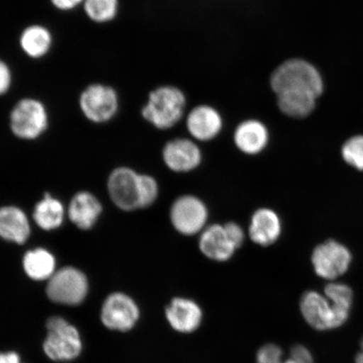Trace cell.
<instances>
[{"instance_id": "6da1fadb", "label": "cell", "mask_w": 363, "mask_h": 363, "mask_svg": "<svg viewBox=\"0 0 363 363\" xmlns=\"http://www.w3.org/2000/svg\"><path fill=\"white\" fill-rule=\"evenodd\" d=\"M325 295L315 291L303 294L301 311L303 319L317 330H328L346 323L350 315L353 292L348 285L330 283Z\"/></svg>"}, {"instance_id": "7a4b0ae2", "label": "cell", "mask_w": 363, "mask_h": 363, "mask_svg": "<svg viewBox=\"0 0 363 363\" xmlns=\"http://www.w3.org/2000/svg\"><path fill=\"white\" fill-rule=\"evenodd\" d=\"M269 85L275 95H311L317 99L325 89L323 77L318 68L299 57L287 59L277 66L270 75Z\"/></svg>"}, {"instance_id": "3957f363", "label": "cell", "mask_w": 363, "mask_h": 363, "mask_svg": "<svg viewBox=\"0 0 363 363\" xmlns=\"http://www.w3.org/2000/svg\"><path fill=\"white\" fill-rule=\"evenodd\" d=\"M187 97L175 85L165 84L154 89L142 108L143 119L158 130H169L185 115Z\"/></svg>"}, {"instance_id": "277c9868", "label": "cell", "mask_w": 363, "mask_h": 363, "mask_svg": "<svg viewBox=\"0 0 363 363\" xmlns=\"http://www.w3.org/2000/svg\"><path fill=\"white\" fill-rule=\"evenodd\" d=\"M49 116L45 104L35 98L21 99L13 107L10 126L16 138L33 140L40 138L48 128Z\"/></svg>"}, {"instance_id": "5b68a950", "label": "cell", "mask_w": 363, "mask_h": 363, "mask_svg": "<svg viewBox=\"0 0 363 363\" xmlns=\"http://www.w3.org/2000/svg\"><path fill=\"white\" fill-rule=\"evenodd\" d=\"M79 107L83 115L93 123H106L116 116L120 107L117 91L110 85L89 84L80 94Z\"/></svg>"}, {"instance_id": "8992f818", "label": "cell", "mask_w": 363, "mask_h": 363, "mask_svg": "<svg viewBox=\"0 0 363 363\" xmlns=\"http://www.w3.org/2000/svg\"><path fill=\"white\" fill-rule=\"evenodd\" d=\"M48 335L43 348L53 361H69L78 357L82 350L79 331L63 318L53 316L48 320Z\"/></svg>"}, {"instance_id": "52a82bcc", "label": "cell", "mask_w": 363, "mask_h": 363, "mask_svg": "<svg viewBox=\"0 0 363 363\" xmlns=\"http://www.w3.org/2000/svg\"><path fill=\"white\" fill-rule=\"evenodd\" d=\"M169 216L176 231L186 237H192L206 228L208 211L202 199L192 194H185L172 203Z\"/></svg>"}, {"instance_id": "ba28073f", "label": "cell", "mask_w": 363, "mask_h": 363, "mask_svg": "<svg viewBox=\"0 0 363 363\" xmlns=\"http://www.w3.org/2000/svg\"><path fill=\"white\" fill-rule=\"evenodd\" d=\"M107 190L113 204L120 210H140V174L128 167L113 169L107 180Z\"/></svg>"}, {"instance_id": "9c48e42d", "label": "cell", "mask_w": 363, "mask_h": 363, "mask_svg": "<svg viewBox=\"0 0 363 363\" xmlns=\"http://www.w3.org/2000/svg\"><path fill=\"white\" fill-rule=\"evenodd\" d=\"M88 293V280L81 271L67 267L55 272L47 288L52 301L67 306L79 305Z\"/></svg>"}, {"instance_id": "30bf717a", "label": "cell", "mask_w": 363, "mask_h": 363, "mask_svg": "<svg viewBox=\"0 0 363 363\" xmlns=\"http://www.w3.org/2000/svg\"><path fill=\"white\" fill-rule=\"evenodd\" d=\"M311 262L318 276L333 281L346 274L352 262V254L344 245L329 240L314 249Z\"/></svg>"}, {"instance_id": "8fae6325", "label": "cell", "mask_w": 363, "mask_h": 363, "mask_svg": "<svg viewBox=\"0 0 363 363\" xmlns=\"http://www.w3.org/2000/svg\"><path fill=\"white\" fill-rule=\"evenodd\" d=\"M202 152L194 140L176 138L162 149V159L167 169L178 174L194 171L201 164Z\"/></svg>"}, {"instance_id": "7c38bea8", "label": "cell", "mask_w": 363, "mask_h": 363, "mask_svg": "<svg viewBox=\"0 0 363 363\" xmlns=\"http://www.w3.org/2000/svg\"><path fill=\"white\" fill-rule=\"evenodd\" d=\"M139 308L127 295L113 294L104 301L101 319L107 328L126 331L134 328L139 319Z\"/></svg>"}, {"instance_id": "4fadbf2b", "label": "cell", "mask_w": 363, "mask_h": 363, "mask_svg": "<svg viewBox=\"0 0 363 363\" xmlns=\"http://www.w3.org/2000/svg\"><path fill=\"white\" fill-rule=\"evenodd\" d=\"M224 121L221 113L210 104H199L190 111L186 117V128L194 140L210 142L223 129Z\"/></svg>"}, {"instance_id": "5bb4252c", "label": "cell", "mask_w": 363, "mask_h": 363, "mask_svg": "<svg viewBox=\"0 0 363 363\" xmlns=\"http://www.w3.org/2000/svg\"><path fill=\"white\" fill-rule=\"evenodd\" d=\"M199 248L208 259L220 262L230 260L239 249L225 224L207 225L199 234Z\"/></svg>"}, {"instance_id": "9a60e30c", "label": "cell", "mask_w": 363, "mask_h": 363, "mask_svg": "<svg viewBox=\"0 0 363 363\" xmlns=\"http://www.w3.org/2000/svg\"><path fill=\"white\" fill-rule=\"evenodd\" d=\"M233 140L240 152L256 156L269 146L270 133L267 125L261 121L248 119L240 122L237 126Z\"/></svg>"}, {"instance_id": "2e32d148", "label": "cell", "mask_w": 363, "mask_h": 363, "mask_svg": "<svg viewBox=\"0 0 363 363\" xmlns=\"http://www.w3.org/2000/svg\"><path fill=\"white\" fill-rule=\"evenodd\" d=\"M167 321L171 328L178 333H192L201 326L203 311L192 299L174 298L165 311Z\"/></svg>"}, {"instance_id": "e0dca14e", "label": "cell", "mask_w": 363, "mask_h": 363, "mask_svg": "<svg viewBox=\"0 0 363 363\" xmlns=\"http://www.w3.org/2000/svg\"><path fill=\"white\" fill-rule=\"evenodd\" d=\"M282 229V221L276 211L269 208H260L252 216L248 233L253 243L269 247L278 242Z\"/></svg>"}, {"instance_id": "ac0fdd59", "label": "cell", "mask_w": 363, "mask_h": 363, "mask_svg": "<svg viewBox=\"0 0 363 363\" xmlns=\"http://www.w3.org/2000/svg\"><path fill=\"white\" fill-rule=\"evenodd\" d=\"M103 206L99 199L89 191H79L72 196L68 204L67 215L80 230L92 229L101 216Z\"/></svg>"}, {"instance_id": "d6986e66", "label": "cell", "mask_w": 363, "mask_h": 363, "mask_svg": "<svg viewBox=\"0 0 363 363\" xmlns=\"http://www.w3.org/2000/svg\"><path fill=\"white\" fill-rule=\"evenodd\" d=\"M30 234V222L22 208L16 206L0 207V238L21 245L28 240Z\"/></svg>"}, {"instance_id": "ffe728a7", "label": "cell", "mask_w": 363, "mask_h": 363, "mask_svg": "<svg viewBox=\"0 0 363 363\" xmlns=\"http://www.w3.org/2000/svg\"><path fill=\"white\" fill-rule=\"evenodd\" d=\"M19 43L22 52L27 57L40 59L51 51L53 36L47 26L33 24L22 30Z\"/></svg>"}, {"instance_id": "44dd1931", "label": "cell", "mask_w": 363, "mask_h": 363, "mask_svg": "<svg viewBox=\"0 0 363 363\" xmlns=\"http://www.w3.org/2000/svg\"><path fill=\"white\" fill-rule=\"evenodd\" d=\"M67 211L63 203L52 194H45L35 204L33 220L36 225L45 231L55 230L65 222Z\"/></svg>"}, {"instance_id": "7402d4cb", "label": "cell", "mask_w": 363, "mask_h": 363, "mask_svg": "<svg viewBox=\"0 0 363 363\" xmlns=\"http://www.w3.org/2000/svg\"><path fill=\"white\" fill-rule=\"evenodd\" d=\"M26 274L34 280L51 279L55 274V257L47 249L35 248L27 252L23 259Z\"/></svg>"}, {"instance_id": "603a6c76", "label": "cell", "mask_w": 363, "mask_h": 363, "mask_svg": "<svg viewBox=\"0 0 363 363\" xmlns=\"http://www.w3.org/2000/svg\"><path fill=\"white\" fill-rule=\"evenodd\" d=\"M279 111L294 119H303L315 110L318 99L311 95L280 94L276 95Z\"/></svg>"}, {"instance_id": "cb8c5ba5", "label": "cell", "mask_w": 363, "mask_h": 363, "mask_svg": "<svg viewBox=\"0 0 363 363\" xmlns=\"http://www.w3.org/2000/svg\"><path fill=\"white\" fill-rule=\"evenodd\" d=\"M85 15L97 24H106L116 19L120 9V0H84Z\"/></svg>"}, {"instance_id": "d4e9b609", "label": "cell", "mask_w": 363, "mask_h": 363, "mask_svg": "<svg viewBox=\"0 0 363 363\" xmlns=\"http://www.w3.org/2000/svg\"><path fill=\"white\" fill-rule=\"evenodd\" d=\"M342 155L348 165L363 171V135H355L347 140L343 145Z\"/></svg>"}, {"instance_id": "484cf974", "label": "cell", "mask_w": 363, "mask_h": 363, "mask_svg": "<svg viewBox=\"0 0 363 363\" xmlns=\"http://www.w3.org/2000/svg\"><path fill=\"white\" fill-rule=\"evenodd\" d=\"M159 196V185L152 176L140 174V208H147L155 203Z\"/></svg>"}, {"instance_id": "4316f807", "label": "cell", "mask_w": 363, "mask_h": 363, "mask_svg": "<svg viewBox=\"0 0 363 363\" xmlns=\"http://www.w3.org/2000/svg\"><path fill=\"white\" fill-rule=\"evenodd\" d=\"M276 363H315L310 350L301 345L294 346L287 358L281 357Z\"/></svg>"}, {"instance_id": "83f0119b", "label": "cell", "mask_w": 363, "mask_h": 363, "mask_svg": "<svg viewBox=\"0 0 363 363\" xmlns=\"http://www.w3.org/2000/svg\"><path fill=\"white\" fill-rule=\"evenodd\" d=\"M13 84V74L8 63L0 59V96L9 92Z\"/></svg>"}, {"instance_id": "f1b7e54d", "label": "cell", "mask_w": 363, "mask_h": 363, "mask_svg": "<svg viewBox=\"0 0 363 363\" xmlns=\"http://www.w3.org/2000/svg\"><path fill=\"white\" fill-rule=\"evenodd\" d=\"M225 226L234 242L237 244V246L239 248L242 247L245 242V238H246L242 227L235 223V222H227Z\"/></svg>"}, {"instance_id": "f546056e", "label": "cell", "mask_w": 363, "mask_h": 363, "mask_svg": "<svg viewBox=\"0 0 363 363\" xmlns=\"http://www.w3.org/2000/svg\"><path fill=\"white\" fill-rule=\"evenodd\" d=\"M52 6L60 11H71L76 8L83 6L84 0H50Z\"/></svg>"}, {"instance_id": "4dcf8cb0", "label": "cell", "mask_w": 363, "mask_h": 363, "mask_svg": "<svg viewBox=\"0 0 363 363\" xmlns=\"http://www.w3.org/2000/svg\"><path fill=\"white\" fill-rule=\"evenodd\" d=\"M0 363H21V358L16 352L0 353Z\"/></svg>"}, {"instance_id": "1f68e13d", "label": "cell", "mask_w": 363, "mask_h": 363, "mask_svg": "<svg viewBox=\"0 0 363 363\" xmlns=\"http://www.w3.org/2000/svg\"><path fill=\"white\" fill-rule=\"evenodd\" d=\"M356 363H363V339L360 344V351L356 356Z\"/></svg>"}]
</instances>
